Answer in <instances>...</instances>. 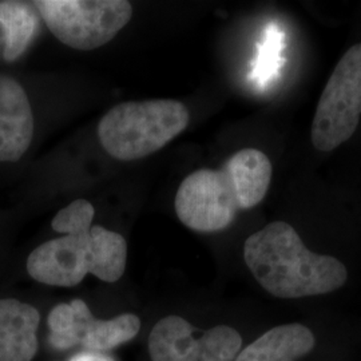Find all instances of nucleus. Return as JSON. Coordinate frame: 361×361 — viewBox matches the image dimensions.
Here are the masks:
<instances>
[{
  "instance_id": "obj_1",
  "label": "nucleus",
  "mask_w": 361,
  "mask_h": 361,
  "mask_svg": "<svg viewBox=\"0 0 361 361\" xmlns=\"http://www.w3.org/2000/svg\"><path fill=\"white\" fill-rule=\"evenodd\" d=\"M273 166L257 149H243L219 169L189 174L176 194V213L194 232H219L231 226L240 210L257 207L271 186Z\"/></svg>"
},
{
  "instance_id": "obj_2",
  "label": "nucleus",
  "mask_w": 361,
  "mask_h": 361,
  "mask_svg": "<svg viewBox=\"0 0 361 361\" xmlns=\"http://www.w3.org/2000/svg\"><path fill=\"white\" fill-rule=\"evenodd\" d=\"M244 259L258 284L277 298L332 293L348 280L347 267L340 259L310 250L285 221H273L249 235Z\"/></svg>"
},
{
  "instance_id": "obj_3",
  "label": "nucleus",
  "mask_w": 361,
  "mask_h": 361,
  "mask_svg": "<svg viewBox=\"0 0 361 361\" xmlns=\"http://www.w3.org/2000/svg\"><path fill=\"white\" fill-rule=\"evenodd\" d=\"M190 122L188 107L173 99L116 104L98 125L107 154L119 161H137L153 154L180 135Z\"/></svg>"
},
{
  "instance_id": "obj_4",
  "label": "nucleus",
  "mask_w": 361,
  "mask_h": 361,
  "mask_svg": "<svg viewBox=\"0 0 361 361\" xmlns=\"http://www.w3.org/2000/svg\"><path fill=\"white\" fill-rule=\"evenodd\" d=\"M32 4L55 38L80 51L113 40L133 16L126 0H38Z\"/></svg>"
},
{
  "instance_id": "obj_5",
  "label": "nucleus",
  "mask_w": 361,
  "mask_h": 361,
  "mask_svg": "<svg viewBox=\"0 0 361 361\" xmlns=\"http://www.w3.org/2000/svg\"><path fill=\"white\" fill-rule=\"evenodd\" d=\"M360 116L361 43H357L341 56L319 99L310 129L314 149L329 153L347 142Z\"/></svg>"
},
{
  "instance_id": "obj_6",
  "label": "nucleus",
  "mask_w": 361,
  "mask_h": 361,
  "mask_svg": "<svg viewBox=\"0 0 361 361\" xmlns=\"http://www.w3.org/2000/svg\"><path fill=\"white\" fill-rule=\"evenodd\" d=\"M52 348H73L82 345L90 352H104L133 340L141 331L137 314L123 313L110 320H98L87 304L75 298L67 304H58L49 316Z\"/></svg>"
},
{
  "instance_id": "obj_7",
  "label": "nucleus",
  "mask_w": 361,
  "mask_h": 361,
  "mask_svg": "<svg viewBox=\"0 0 361 361\" xmlns=\"http://www.w3.org/2000/svg\"><path fill=\"white\" fill-rule=\"evenodd\" d=\"M89 232L62 235L35 247L27 257L28 276L39 284L51 286L80 284L90 274Z\"/></svg>"
},
{
  "instance_id": "obj_8",
  "label": "nucleus",
  "mask_w": 361,
  "mask_h": 361,
  "mask_svg": "<svg viewBox=\"0 0 361 361\" xmlns=\"http://www.w3.org/2000/svg\"><path fill=\"white\" fill-rule=\"evenodd\" d=\"M35 135V118L23 85L0 73V164H16Z\"/></svg>"
},
{
  "instance_id": "obj_9",
  "label": "nucleus",
  "mask_w": 361,
  "mask_h": 361,
  "mask_svg": "<svg viewBox=\"0 0 361 361\" xmlns=\"http://www.w3.org/2000/svg\"><path fill=\"white\" fill-rule=\"evenodd\" d=\"M39 310L15 297L0 298V361H32L38 353Z\"/></svg>"
},
{
  "instance_id": "obj_10",
  "label": "nucleus",
  "mask_w": 361,
  "mask_h": 361,
  "mask_svg": "<svg viewBox=\"0 0 361 361\" xmlns=\"http://www.w3.org/2000/svg\"><path fill=\"white\" fill-rule=\"evenodd\" d=\"M316 337L302 324L274 326L243 349L234 361H297L310 353Z\"/></svg>"
},
{
  "instance_id": "obj_11",
  "label": "nucleus",
  "mask_w": 361,
  "mask_h": 361,
  "mask_svg": "<svg viewBox=\"0 0 361 361\" xmlns=\"http://www.w3.org/2000/svg\"><path fill=\"white\" fill-rule=\"evenodd\" d=\"M197 329L180 316H168L155 324L149 336L152 361H200Z\"/></svg>"
},
{
  "instance_id": "obj_12",
  "label": "nucleus",
  "mask_w": 361,
  "mask_h": 361,
  "mask_svg": "<svg viewBox=\"0 0 361 361\" xmlns=\"http://www.w3.org/2000/svg\"><path fill=\"white\" fill-rule=\"evenodd\" d=\"M38 11L32 3L0 1V28L4 32V59L16 61L26 52L39 31Z\"/></svg>"
},
{
  "instance_id": "obj_13",
  "label": "nucleus",
  "mask_w": 361,
  "mask_h": 361,
  "mask_svg": "<svg viewBox=\"0 0 361 361\" xmlns=\"http://www.w3.org/2000/svg\"><path fill=\"white\" fill-rule=\"evenodd\" d=\"M90 274L104 283H116L125 273L128 244L123 235L101 225H92L89 232Z\"/></svg>"
},
{
  "instance_id": "obj_14",
  "label": "nucleus",
  "mask_w": 361,
  "mask_h": 361,
  "mask_svg": "<svg viewBox=\"0 0 361 361\" xmlns=\"http://www.w3.org/2000/svg\"><path fill=\"white\" fill-rule=\"evenodd\" d=\"M200 361H234L243 350V337L229 325H217L200 337Z\"/></svg>"
},
{
  "instance_id": "obj_15",
  "label": "nucleus",
  "mask_w": 361,
  "mask_h": 361,
  "mask_svg": "<svg viewBox=\"0 0 361 361\" xmlns=\"http://www.w3.org/2000/svg\"><path fill=\"white\" fill-rule=\"evenodd\" d=\"M95 209L87 200L78 198L68 207L59 210L52 219L51 228L63 235H79L89 232L92 226Z\"/></svg>"
},
{
  "instance_id": "obj_16",
  "label": "nucleus",
  "mask_w": 361,
  "mask_h": 361,
  "mask_svg": "<svg viewBox=\"0 0 361 361\" xmlns=\"http://www.w3.org/2000/svg\"><path fill=\"white\" fill-rule=\"evenodd\" d=\"M70 361H114V359H111L110 356L104 355L101 352L85 350V352H79L75 356H73Z\"/></svg>"
}]
</instances>
